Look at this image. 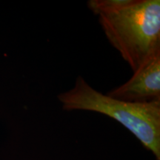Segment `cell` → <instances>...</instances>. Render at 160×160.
Wrapping results in <instances>:
<instances>
[{
    "label": "cell",
    "instance_id": "obj_1",
    "mask_svg": "<svg viewBox=\"0 0 160 160\" xmlns=\"http://www.w3.org/2000/svg\"><path fill=\"white\" fill-rule=\"evenodd\" d=\"M57 98L65 111H93L113 118L160 160V99L131 102L114 99L92 88L81 76Z\"/></svg>",
    "mask_w": 160,
    "mask_h": 160
},
{
    "label": "cell",
    "instance_id": "obj_2",
    "mask_svg": "<svg viewBox=\"0 0 160 160\" xmlns=\"http://www.w3.org/2000/svg\"><path fill=\"white\" fill-rule=\"evenodd\" d=\"M98 16L109 42L133 71L160 51L159 0H131Z\"/></svg>",
    "mask_w": 160,
    "mask_h": 160
},
{
    "label": "cell",
    "instance_id": "obj_3",
    "mask_svg": "<svg viewBox=\"0 0 160 160\" xmlns=\"http://www.w3.org/2000/svg\"><path fill=\"white\" fill-rule=\"evenodd\" d=\"M133 72L131 79L106 95L131 102L160 99V51L150 57Z\"/></svg>",
    "mask_w": 160,
    "mask_h": 160
},
{
    "label": "cell",
    "instance_id": "obj_4",
    "mask_svg": "<svg viewBox=\"0 0 160 160\" xmlns=\"http://www.w3.org/2000/svg\"><path fill=\"white\" fill-rule=\"evenodd\" d=\"M131 0H90L88 2L89 9L95 14L113 11L128 4Z\"/></svg>",
    "mask_w": 160,
    "mask_h": 160
}]
</instances>
